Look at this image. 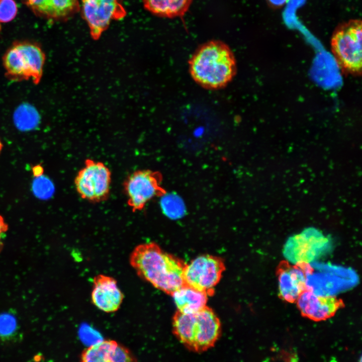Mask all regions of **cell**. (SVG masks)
Returning <instances> with one entry per match:
<instances>
[{"label": "cell", "instance_id": "obj_24", "mask_svg": "<svg viewBox=\"0 0 362 362\" xmlns=\"http://www.w3.org/2000/svg\"><path fill=\"white\" fill-rule=\"evenodd\" d=\"M136 361L131 351L125 346L119 343L112 359V362Z\"/></svg>", "mask_w": 362, "mask_h": 362}, {"label": "cell", "instance_id": "obj_9", "mask_svg": "<svg viewBox=\"0 0 362 362\" xmlns=\"http://www.w3.org/2000/svg\"><path fill=\"white\" fill-rule=\"evenodd\" d=\"M162 180L160 172L149 169L136 170L126 178L123 190L132 212L142 211L152 199L166 193L161 186Z\"/></svg>", "mask_w": 362, "mask_h": 362}, {"label": "cell", "instance_id": "obj_11", "mask_svg": "<svg viewBox=\"0 0 362 362\" xmlns=\"http://www.w3.org/2000/svg\"><path fill=\"white\" fill-rule=\"evenodd\" d=\"M79 10L90 36L98 40L113 21L126 15L123 0H80Z\"/></svg>", "mask_w": 362, "mask_h": 362}, {"label": "cell", "instance_id": "obj_6", "mask_svg": "<svg viewBox=\"0 0 362 362\" xmlns=\"http://www.w3.org/2000/svg\"><path fill=\"white\" fill-rule=\"evenodd\" d=\"M306 276L307 290L317 295L333 296L356 285L358 277L350 268L312 262Z\"/></svg>", "mask_w": 362, "mask_h": 362}, {"label": "cell", "instance_id": "obj_5", "mask_svg": "<svg viewBox=\"0 0 362 362\" xmlns=\"http://www.w3.org/2000/svg\"><path fill=\"white\" fill-rule=\"evenodd\" d=\"M362 23L350 20L339 24L331 39V48L339 66L346 72L360 73L362 64Z\"/></svg>", "mask_w": 362, "mask_h": 362}, {"label": "cell", "instance_id": "obj_28", "mask_svg": "<svg viewBox=\"0 0 362 362\" xmlns=\"http://www.w3.org/2000/svg\"><path fill=\"white\" fill-rule=\"evenodd\" d=\"M3 148V143L0 139V153Z\"/></svg>", "mask_w": 362, "mask_h": 362}, {"label": "cell", "instance_id": "obj_26", "mask_svg": "<svg viewBox=\"0 0 362 362\" xmlns=\"http://www.w3.org/2000/svg\"><path fill=\"white\" fill-rule=\"evenodd\" d=\"M8 229V225L5 222L4 218L0 215V250L3 246L2 238Z\"/></svg>", "mask_w": 362, "mask_h": 362}, {"label": "cell", "instance_id": "obj_7", "mask_svg": "<svg viewBox=\"0 0 362 362\" xmlns=\"http://www.w3.org/2000/svg\"><path fill=\"white\" fill-rule=\"evenodd\" d=\"M332 248L330 237L316 228L309 227L288 238L283 254L293 264L309 263L329 253Z\"/></svg>", "mask_w": 362, "mask_h": 362}, {"label": "cell", "instance_id": "obj_23", "mask_svg": "<svg viewBox=\"0 0 362 362\" xmlns=\"http://www.w3.org/2000/svg\"><path fill=\"white\" fill-rule=\"evenodd\" d=\"M17 12L18 7L14 0H0V23L12 21Z\"/></svg>", "mask_w": 362, "mask_h": 362}, {"label": "cell", "instance_id": "obj_3", "mask_svg": "<svg viewBox=\"0 0 362 362\" xmlns=\"http://www.w3.org/2000/svg\"><path fill=\"white\" fill-rule=\"evenodd\" d=\"M172 330L187 348L201 352L214 345L220 336L221 327L215 313L206 306L194 313L177 311L173 317Z\"/></svg>", "mask_w": 362, "mask_h": 362}, {"label": "cell", "instance_id": "obj_15", "mask_svg": "<svg viewBox=\"0 0 362 362\" xmlns=\"http://www.w3.org/2000/svg\"><path fill=\"white\" fill-rule=\"evenodd\" d=\"M37 16L51 21H63L79 10L80 0H22Z\"/></svg>", "mask_w": 362, "mask_h": 362}, {"label": "cell", "instance_id": "obj_22", "mask_svg": "<svg viewBox=\"0 0 362 362\" xmlns=\"http://www.w3.org/2000/svg\"><path fill=\"white\" fill-rule=\"evenodd\" d=\"M34 194L41 199H47L54 191V187L50 180L42 175L35 177L32 184Z\"/></svg>", "mask_w": 362, "mask_h": 362}, {"label": "cell", "instance_id": "obj_20", "mask_svg": "<svg viewBox=\"0 0 362 362\" xmlns=\"http://www.w3.org/2000/svg\"><path fill=\"white\" fill-rule=\"evenodd\" d=\"M161 200V206L164 213L172 218H177L184 213V205L181 199L173 194L163 195Z\"/></svg>", "mask_w": 362, "mask_h": 362}, {"label": "cell", "instance_id": "obj_4", "mask_svg": "<svg viewBox=\"0 0 362 362\" xmlns=\"http://www.w3.org/2000/svg\"><path fill=\"white\" fill-rule=\"evenodd\" d=\"M46 56L40 45L30 41H17L7 50L2 61L5 75L10 80H41Z\"/></svg>", "mask_w": 362, "mask_h": 362}, {"label": "cell", "instance_id": "obj_12", "mask_svg": "<svg viewBox=\"0 0 362 362\" xmlns=\"http://www.w3.org/2000/svg\"><path fill=\"white\" fill-rule=\"evenodd\" d=\"M310 263H299L294 265L287 262H282L277 270L279 294L285 301L293 303L300 294L307 290L306 276Z\"/></svg>", "mask_w": 362, "mask_h": 362}, {"label": "cell", "instance_id": "obj_27", "mask_svg": "<svg viewBox=\"0 0 362 362\" xmlns=\"http://www.w3.org/2000/svg\"><path fill=\"white\" fill-rule=\"evenodd\" d=\"M34 175L36 177L43 174V169L41 166H36L33 169Z\"/></svg>", "mask_w": 362, "mask_h": 362}, {"label": "cell", "instance_id": "obj_21", "mask_svg": "<svg viewBox=\"0 0 362 362\" xmlns=\"http://www.w3.org/2000/svg\"><path fill=\"white\" fill-rule=\"evenodd\" d=\"M18 329L16 317L12 313L4 312L0 313V338L3 340L12 339Z\"/></svg>", "mask_w": 362, "mask_h": 362}, {"label": "cell", "instance_id": "obj_16", "mask_svg": "<svg viewBox=\"0 0 362 362\" xmlns=\"http://www.w3.org/2000/svg\"><path fill=\"white\" fill-rule=\"evenodd\" d=\"M171 296L177 307V311L194 313L206 306L208 295L202 291L184 285L175 290Z\"/></svg>", "mask_w": 362, "mask_h": 362}, {"label": "cell", "instance_id": "obj_10", "mask_svg": "<svg viewBox=\"0 0 362 362\" xmlns=\"http://www.w3.org/2000/svg\"><path fill=\"white\" fill-rule=\"evenodd\" d=\"M225 269L220 257L208 254L199 256L186 264L183 271L184 285L211 296Z\"/></svg>", "mask_w": 362, "mask_h": 362}, {"label": "cell", "instance_id": "obj_19", "mask_svg": "<svg viewBox=\"0 0 362 362\" xmlns=\"http://www.w3.org/2000/svg\"><path fill=\"white\" fill-rule=\"evenodd\" d=\"M36 111L29 105H23L18 108L15 115L17 126L23 130L33 128L37 122Z\"/></svg>", "mask_w": 362, "mask_h": 362}, {"label": "cell", "instance_id": "obj_18", "mask_svg": "<svg viewBox=\"0 0 362 362\" xmlns=\"http://www.w3.org/2000/svg\"><path fill=\"white\" fill-rule=\"evenodd\" d=\"M119 343L115 340H101L85 348L80 354L83 362H112Z\"/></svg>", "mask_w": 362, "mask_h": 362}, {"label": "cell", "instance_id": "obj_8", "mask_svg": "<svg viewBox=\"0 0 362 362\" xmlns=\"http://www.w3.org/2000/svg\"><path fill=\"white\" fill-rule=\"evenodd\" d=\"M111 172L102 162L87 159L78 171L74 185L82 199L93 203L106 201L109 197Z\"/></svg>", "mask_w": 362, "mask_h": 362}, {"label": "cell", "instance_id": "obj_17", "mask_svg": "<svg viewBox=\"0 0 362 362\" xmlns=\"http://www.w3.org/2000/svg\"><path fill=\"white\" fill-rule=\"evenodd\" d=\"M193 0H142L145 9L153 15L165 18L184 16Z\"/></svg>", "mask_w": 362, "mask_h": 362}, {"label": "cell", "instance_id": "obj_14", "mask_svg": "<svg viewBox=\"0 0 362 362\" xmlns=\"http://www.w3.org/2000/svg\"><path fill=\"white\" fill-rule=\"evenodd\" d=\"M123 299V293L114 278L103 274L94 277L91 300L99 310L106 313L116 312L120 308Z\"/></svg>", "mask_w": 362, "mask_h": 362}, {"label": "cell", "instance_id": "obj_25", "mask_svg": "<svg viewBox=\"0 0 362 362\" xmlns=\"http://www.w3.org/2000/svg\"><path fill=\"white\" fill-rule=\"evenodd\" d=\"M289 0H266L269 8L273 9H279L285 6Z\"/></svg>", "mask_w": 362, "mask_h": 362}, {"label": "cell", "instance_id": "obj_13", "mask_svg": "<svg viewBox=\"0 0 362 362\" xmlns=\"http://www.w3.org/2000/svg\"><path fill=\"white\" fill-rule=\"evenodd\" d=\"M297 301L302 315L316 321L332 317L339 308L344 306L341 299L333 296L317 295L308 290L302 292Z\"/></svg>", "mask_w": 362, "mask_h": 362}, {"label": "cell", "instance_id": "obj_1", "mask_svg": "<svg viewBox=\"0 0 362 362\" xmlns=\"http://www.w3.org/2000/svg\"><path fill=\"white\" fill-rule=\"evenodd\" d=\"M129 262L140 278L167 294L171 295L184 285L186 263L155 242L137 245L130 254Z\"/></svg>", "mask_w": 362, "mask_h": 362}, {"label": "cell", "instance_id": "obj_2", "mask_svg": "<svg viewBox=\"0 0 362 362\" xmlns=\"http://www.w3.org/2000/svg\"><path fill=\"white\" fill-rule=\"evenodd\" d=\"M189 73L199 85L209 90L226 87L237 73V63L230 48L219 40L201 45L189 60Z\"/></svg>", "mask_w": 362, "mask_h": 362}]
</instances>
